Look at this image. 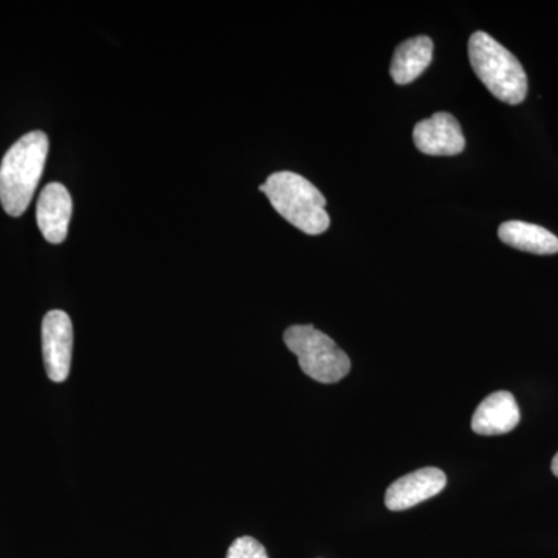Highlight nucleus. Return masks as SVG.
<instances>
[{
    "instance_id": "obj_6",
    "label": "nucleus",
    "mask_w": 558,
    "mask_h": 558,
    "mask_svg": "<svg viewBox=\"0 0 558 558\" xmlns=\"http://www.w3.org/2000/svg\"><path fill=\"white\" fill-rule=\"evenodd\" d=\"M416 148L427 156H458L465 148L461 124L451 113L438 112L418 121L413 131Z\"/></svg>"
},
{
    "instance_id": "obj_4",
    "label": "nucleus",
    "mask_w": 558,
    "mask_h": 558,
    "mask_svg": "<svg viewBox=\"0 0 558 558\" xmlns=\"http://www.w3.org/2000/svg\"><path fill=\"white\" fill-rule=\"evenodd\" d=\"M284 343L299 359L303 373L319 384H337L351 371L347 352L314 326H290L284 332Z\"/></svg>"
},
{
    "instance_id": "obj_11",
    "label": "nucleus",
    "mask_w": 558,
    "mask_h": 558,
    "mask_svg": "<svg viewBox=\"0 0 558 558\" xmlns=\"http://www.w3.org/2000/svg\"><path fill=\"white\" fill-rule=\"evenodd\" d=\"M498 238L509 247L534 255H556L558 253V238L549 230L535 223L523 220H509L501 223Z\"/></svg>"
},
{
    "instance_id": "obj_3",
    "label": "nucleus",
    "mask_w": 558,
    "mask_h": 558,
    "mask_svg": "<svg viewBox=\"0 0 558 558\" xmlns=\"http://www.w3.org/2000/svg\"><path fill=\"white\" fill-rule=\"evenodd\" d=\"M469 61L481 83L499 101L517 106L526 100L527 75L523 65L486 32L470 36Z\"/></svg>"
},
{
    "instance_id": "obj_9",
    "label": "nucleus",
    "mask_w": 558,
    "mask_h": 558,
    "mask_svg": "<svg viewBox=\"0 0 558 558\" xmlns=\"http://www.w3.org/2000/svg\"><path fill=\"white\" fill-rule=\"evenodd\" d=\"M520 409L512 392H492L472 417V429L481 436H498L512 432L520 424Z\"/></svg>"
},
{
    "instance_id": "obj_8",
    "label": "nucleus",
    "mask_w": 558,
    "mask_h": 558,
    "mask_svg": "<svg viewBox=\"0 0 558 558\" xmlns=\"http://www.w3.org/2000/svg\"><path fill=\"white\" fill-rule=\"evenodd\" d=\"M72 208V197L62 183H49L40 193L36 220L40 233L50 244H61L68 238Z\"/></svg>"
},
{
    "instance_id": "obj_7",
    "label": "nucleus",
    "mask_w": 558,
    "mask_h": 558,
    "mask_svg": "<svg viewBox=\"0 0 558 558\" xmlns=\"http://www.w3.org/2000/svg\"><path fill=\"white\" fill-rule=\"evenodd\" d=\"M447 486V476L442 470L425 468L409 473L388 487L385 505L389 510L400 512L414 508L427 499L436 497Z\"/></svg>"
},
{
    "instance_id": "obj_12",
    "label": "nucleus",
    "mask_w": 558,
    "mask_h": 558,
    "mask_svg": "<svg viewBox=\"0 0 558 558\" xmlns=\"http://www.w3.org/2000/svg\"><path fill=\"white\" fill-rule=\"evenodd\" d=\"M227 558H269L267 550L258 542L252 537H241L234 539L230 546Z\"/></svg>"
},
{
    "instance_id": "obj_10",
    "label": "nucleus",
    "mask_w": 558,
    "mask_h": 558,
    "mask_svg": "<svg viewBox=\"0 0 558 558\" xmlns=\"http://www.w3.org/2000/svg\"><path fill=\"white\" fill-rule=\"evenodd\" d=\"M433 49H435V44L428 36H416V38L403 40L396 49L391 68H389L395 83L405 86L418 78L432 64Z\"/></svg>"
},
{
    "instance_id": "obj_1",
    "label": "nucleus",
    "mask_w": 558,
    "mask_h": 558,
    "mask_svg": "<svg viewBox=\"0 0 558 558\" xmlns=\"http://www.w3.org/2000/svg\"><path fill=\"white\" fill-rule=\"evenodd\" d=\"M49 154V137L43 131L17 140L0 163V202L7 215L20 218L28 208Z\"/></svg>"
},
{
    "instance_id": "obj_5",
    "label": "nucleus",
    "mask_w": 558,
    "mask_h": 558,
    "mask_svg": "<svg viewBox=\"0 0 558 558\" xmlns=\"http://www.w3.org/2000/svg\"><path fill=\"white\" fill-rule=\"evenodd\" d=\"M73 326L64 311H50L43 319V355L47 376L54 384L68 380L72 365Z\"/></svg>"
},
{
    "instance_id": "obj_2",
    "label": "nucleus",
    "mask_w": 558,
    "mask_h": 558,
    "mask_svg": "<svg viewBox=\"0 0 558 558\" xmlns=\"http://www.w3.org/2000/svg\"><path fill=\"white\" fill-rule=\"evenodd\" d=\"M259 190L269 197L271 207L303 233L317 236L329 229L325 196L303 175L290 171L275 172Z\"/></svg>"
},
{
    "instance_id": "obj_13",
    "label": "nucleus",
    "mask_w": 558,
    "mask_h": 558,
    "mask_svg": "<svg viewBox=\"0 0 558 558\" xmlns=\"http://www.w3.org/2000/svg\"><path fill=\"white\" fill-rule=\"evenodd\" d=\"M550 469H553L554 475L558 478V453L553 459V465H550Z\"/></svg>"
}]
</instances>
